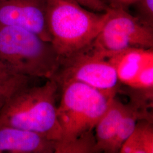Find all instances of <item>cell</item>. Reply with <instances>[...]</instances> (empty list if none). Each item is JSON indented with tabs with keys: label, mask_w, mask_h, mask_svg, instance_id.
<instances>
[{
	"label": "cell",
	"mask_w": 153,
	"mask_h": 153,
	"mask_svg": "<svg viewBox=\"0 0 153 153\" xmlns=\"http://www.w3.org/2000/svg\"><path fill=\"white\" fill-rule=\"evenodd\" d=\"M108 10L93 11L76 0H46L45 21L51 43L61 59L92 44L108 18Z\"/></svg>",
	"instance_id": "cell-1"
},
{
	"label": "cell",
	"mask_w": 153,
	"mask_h": 153,
	"mask_svg": "<svg viewBox=\"0 0 153 153\" xmlns=\"http://www.w3.org/2000/svg\"><path fill=\"white\" fill-rule=\"evenodd\" d=\"M59 86L48 79L40 86H28L14 94L0 111V126H11L60 141L62 131L56 105Z\"/></svg>",
	"instance_id": "cell-2"
},
{
	"label": "cell",
	"mask_w": 153,
	"mask_h": 153,
	"mask_svg": "<svg viewBox=\"0 0 153 153\" xmlns=\"http://www.w3.org/2000/svg\"><path fill=\"white\" fill-rule=\"evenodd\" d=\"M61 58L52 45L27 30L0 24V67L10 73L52 78Z\"/></svg>",
	"instance_id": "cell-3"
},
{
	"label": "cell",
	"mask_w": 153,
	"mask_h": 153,
	"mask_svg": "<svg viewBox=\"0 0 153 153\" xmlns=\"http://www.w3.org/2000/svg\"><path fill=\"white\" fill-rule=\"evenodd\" d=\"M60 88L61 98L57 114L62 136L55 143V150L93 132L114 98L81 82H69Z\"/></svg>",
	"instance_id": "cell-4"
},
{
	"label": "cell",
	"mask_w": 153,
	"mask_h": 153,
	"mask_svg": "<svg viewBox=\"0 0 153 153\" xmlns=\"http://www.w3.org/2000/svg\"><path fill=\"white\" fill-rule=\"evenodd\" d=\"M59 87L71 82H81L109 97L119 90L115 68L99 51L91 45L69 57L61 59L53 77Z\"/></svg>",
	"instance_id": "cell-5"
},
{
	"label": "cell",
	"mask_w": 153,
	"mask_h": 153,
	"mask_svg": "<svg viewBox=\"0 0 153 153\" xmlns=\"http://www.w3.org/2000/svg\"><path fill=\"white\" fill-rule=\"evenodd\" d=\"M102 31L91 44L98 51L113 52L128 48H153V27L123 8H109Z\"/></svg>",
	"instance_id": "cell-6"
},
{
	"label": "cell",
	"mask_w": 153,
	"mask_h": 153,
	"mask_svg": "<svg viewBox=\"0 0 153 153\" xmlns=\"http://www.w3.org/2000/svg\"><path fill=\"white\" fill-rule=\"evenodd\" d=\"M45 9L46 0H0V24L27 30L51 43Z\"/></svg>",
	"instance_id": "cell-7"
},
{
	"label": "cell",
	"mask_w": 153,
	"mask_h": 153,
	"mask_svg": "<svg viewBox=\"0 0 153 153\" xmlns=\"http://www.w3.org/2000/svg\"><path fill=\"white\" fill-rule=\"evenodd\" d=\"M55 143L33 131L0 126V153H55Z\"/></svg>",
	"instance_id": "cell-8"
},
{
	"label": "cell",
	"mask_w": 153,
	"mask_h": 153,
	"mask_svg": "<svg viewBox=\"0 0 153 153\" xmlns=\"http://www.w3.org/2000/svg\"><path fill=\"white\" fill-rule=\"evenodd\" d=\"M98 51L115 68L119 82L126 86L129 85L144 66L153 61V48H128L113 52Z\"/></svg>",
	"instance_id": "cell-9"
},
{
	"label": "cell",
	"mask_w": 153,
	"mask_h": 153,
	"mask_svg": "<svg viewBox=\"0 0 153 153\" xmlns=\"http://www.w3.org/2000/svg\"><path fill=\"white\" fill-rule=\"evenodd\" d=\"M126 109V104L115 97L111 99L107 108L95 128L97 153H108Z\"/></svg>",
	"instance_id": "cell-10"
},
{
	"label": "cell",
	"mask_w": 153,
	"mask_h": 153,
	"mask_svg": "<svg viewBox=\"0 0 153 153\" xmlns=\"http://www.w3.org/2000/svg\"><path fill=\"white\" fill-rule=\"evenodd\" d=\"M119 153H153V121H138L133 131L122 145Z\"/></svg>",
	"instance_id": "cell-11"
},
{
	"label": "cell",
	"mask_w": 153,
	"mask_h": 153,
	"mask_svg": "<svg viewBox=\"0 0 153 153\" xmlns=\"http://www.w3.org/2000/svg\"><path fill=\"white\" fill-rule=\"evenodd\" d=\"M30 78L12 74L0 67V111L14 94L29 86Z\"/></svg>",
	"instance_id": "cell-12"
},
{
	"label": "cell",
	"mask_w": 153,
	"mask_h": 153,
	"mask_svg": "<svg viewBox=\"0 0 153 153\" xmlns=\"http://www.w3.org/2000/svg\"><path fill=\"white\" fill-rule=\"evenodd\" d=\"M55 153H97L95 136L93 134V132L83 135L73 142L56 147Z\"/></svg>",
	"instance_id": "cell-13"
},
{
	"label": "cell",
	"mask_w": 153,
	"mask_h": 153,
	"mask_svg": "<svg viewBox=\"0 0 153 153\" xmlns=\"http://www.w3.org/2000/svg\"><path fill=\"white\" fill-rule=\"evenodd\" d=\"M127 86L143 90L153 89V61L144 66Z\"/></svg>",
	"instance_id": "cell-14"
},
{
	"label": "cell",
	"mask_w": 153,
	"mask_h": 153,
	"mask_svg": "<svg viewBox=\"0 0 153 153\" xmlns=\"http://www.w3.org/2000/svg\"><path fill=\"white\" fill-rule=\"evenodd\" d=\"M131 5L134 6L137 16L143 23L153 27V0H134Z\"/></svg>",
	"instance_id": "cell-15"
},
{
	"label": "cell",
	"mask_w": 153,
	"mask_h": 153,
	"mask_svg": "<svg viewBox=\"0 0 153 153\" xmlns=\"http://www.w3.org/2000/svg\"><path fill=\"white\" fill-rule=\"evenodd\" d=\"M81 5L90 10L96 12L103 13L107 11L109 7L102 0H76Z\"/></svg>",
	"instance_id": "cell-16"
},
{
	"label": "cell",
	"mask_w": 153,
	"mask_h": 153,
	"mask_svg": "<svg viewBox=\"0 0 153 153\" xmlns=\"http://www.w3.org/2000/svg\"><path fill=\"white\" fill-rule=\"evenodd\" d=\"M109 8H127L134 0H102Z\"/></svg>",
	"instance_id": "cell-17"
}]
</instances>
